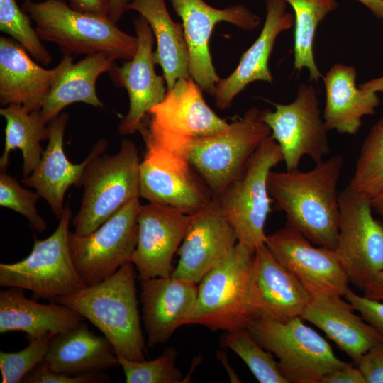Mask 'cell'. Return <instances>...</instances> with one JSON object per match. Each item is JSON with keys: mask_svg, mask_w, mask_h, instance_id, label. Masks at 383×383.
<instances>
[{"mask_svg": "<svg viewBox=\"0 0 383 383\" xmlns=\"http://www.w3.org/2000/svg\"><path fill=\"white\" fill-rule=\"evenodd\" d=\"M343 158L333 155L309 171L298 168L271 171L268 192L275 208L284 213L287 223L313 244L335 250L339 217L338 182Z\"/></svg>", "mask_w": 383, "mask_h": 383, "instance_id": "cell-1", "label": "cell"}, {"mask_svg": "<svg viewBox=\"0 0 383 383\" xmlns=\"http://www.w3.org/2000/svg\"><path fill=\"white\" fill-rule=\"evenodd\" d=\"M136 269L132 262L121 266L102 282L55 302L78 312L107 338L118 357L145 360V341L138 307Z\"/></svg>", "mask_w": 383, "mask_h": 383, "instance_id": "cell-2", "label": "cell"}, {"mask_svg": "<svg viewBox=\"0 0 383 383\" xmlns=\"http://www.w3.org/2000/svg\"><path fill=\"white\" fill-rule=\"evenodd\" d=\"M22 10L35 23L42 41L55 43L63 55L105 53L114 60H131L138 38L108 17L74 9L65 0H23Z\"/></svg>", "mask_w": 383, "mask_h": 383, "instance_id": "cell-3", "label": "cell"}, {"mask_svg": "<svg viewBox=\"0 0 383 383\" xmlns=\"http://www.w3.org/2000/svg\"><path fill=\"white\" fill-rule=\"evenodd\" d=\"M140 162L135 144L126 138L117 153H102L89 161L81 180V206L72 218L76 235H89L131 200L140 198Z\"/></svg>", "mask_w": 383, "mask_h": 383, "instance_id": "cell-4", "label": "cell"}, {"mask_svg": "<svg viewBox=\"0 0 383 383\" xmlns=\"http://www.w3.org/2000/svg\"><path fill=\"white\" fill-rule=\"evenodd\" d=\"M283 162L280 148L270 135L248 160L240 174L213 196L232 226L238 242L255 251L265 244V226L271 211L267 179Z\"/></svg>", "mask_w": 383, "mask_h": 383, "instance_id": "cell-5", "label": "cell"}, {"mask_svg": "<svg viewBox=\"0 0 383 383\" xmlns=\"http://www.w3.org/2000/svg\"><path fill=\"white\" fill-rule=\"evenodd\" d=\"M247 329L278 359V367L289 383H321L323 376L349 365L335 355L330 344L301 317L281 322L251 318Z\"/></svg>", "mask_w": 383, "mask_h": 383, "instance_id": "cell-6", "label": "cell"}, {"mask_svg": "<svg viewBox=\"0 0 383 383\" xmlns=\"http://www.w3.org/2000/svg\"><path fill=\"white\" fill-rule=\"evenodd\" d=\"M72 211L67 204L59 224L48 238L35 239L30 253L14 263L0 264V286L33 292L35 299L68 296L87 287L79 277L70 248Z\"/></svg>", "mask_w": 383, "mask_h": 383, "instance_id": "cell-7", "label": "cell"}, {"mask_svg": "<svg viewBox=\"0 0 383 383\" xmlns=\"http://www.w3.org/2000/svg\"><path fill=\"white\" fill-rule=\"evenodd\" d=\"M254 253L238 242L202 278L187 324L201 325L213 331L246 328L252 318L249 282Z\"/></svg>", "mask_w": 383, "mask_h": 383, "instance_id": "cell-8", "label": "cell"}, {"mask_svg": "<svg viewBox=\"0 0 383 383\" xmlns=\"http://www.w3.org/2000/svg\"><path fill=\"white\" fill-rule=\"evenodd\" d=\"M264 109H249L235 118L225 131L194 140L189 160L213 196L220 194L243 171L271 130L262 118Z\"/></svg>", "mask_w": 383, "mask_h": 383, "instance_id": "cell-9", "label": "cell"}, {"mask_svg": "<svg viewBox=\"0 0 383 383\" xmlns=\"http://www.w3.org/2000/svg\"><path fill=\"white\" fill-rule=\"evenodd\" d=\"M229 123L206 103L192 77L179 79L148 112L138 132L144 142L189 147L199 138L221 133Z\"/></svg>", "mask_w": 383, "mask_h": 383, "instance_id": "cell-10", "label": "cell"}, {"mask_svg": "<svg viewBox=\"0 0 383 383\" xmlns=\"http://www.w3.org/2000/svg\"><path fill=\"white\" fill-rule=\"evenodd\" d=\"M140 165V198L192 215L206 206L213 195L192 170L189 148L145 143Z\"/></svg>", "mask_w": 383, "mask_h": 383, "instance_id": "cell-11", "label": "cell"}, {"mask_svg": "<svg viewBox=\"0 0 383 383\" xmlns=\"http://www.w3.org/2000/svg\"><path fill=\"white\" fill-rule=\"evenodd\" d=\"M140 198L131 200L85 236L70 232L74 267L87 286L98 284L131 262L138 242Z\"/></svg>", "mask_w": 383, "mask_h": 383, "instance_id": "cell-12", "label": "cell"}, {"mask_svg": "<svg viewBox=\"0 0 383 383\" xmlns=\"http://www.w3.org/2000/svg\"><path fill=\"white\" fill-rule=\"evenodd\" d=\"M272 104L274 110L264 109L262 118L280 148L286 170L298 168L305 155L316 164L323 161L331 151L329 130L321 118L315 87L302 83L292 102Z\"/></svg>", "mask_w": 383, "mask_h": 383, "instance_id": "cell-13", "label": "cell"}, {"mask_svg": "<svg viewBox=\"0 0 383 383\" xmlns=\"http://www.w3.org/2000/svg\"><path fill=\"white\" fill-rule=\"evenodd\" d=\"M371 200L347 186L339 193L335 249L350 282L362 290L383 270V226L372 213Z\"/></svg>", "mask_w": 383, "mask_h": 383, "instance_id": "cell-14", "label": "cell"}, {"mask_svg": "<svg viewBox=\"0 0 383 383\" xmlns=\"http://www.w3.org/2000/svg\"><path fill=\"white\" fill-rule=\"evenodd\" d=\"M265 245L311 297L319 295L343 297L349 289V277L335 250L315 246L287 223L267 235Z\"/></svg>", "mask_w": 383, "mask_h": 383, "instance_id": "cell-15", "label": "cell"}, {"mask_svg": "<svg viewBox=\"0 0 383 383\" xmlns=\"http://www.w3.org/2000/svg\"><path fill=\"white\" fill-rule=\"evenodd\" d=\"M170 1L182 19L190 76L202 91L213 96L221 79L209 50V40L214 27L218 23L228 22L245 31H252L260 24V18L241 4L221 9L211 6L204 0Z\"/></svg>", "mask_w": 383, "mask_h": 383, "instance_id": "cell-16", "label": "cell"}, {"mask_svg": "<svg viewBox=\"0 0 383 383\" xmlns=\"http://www.w3.org/2000/svg\"><path fill=\"white\" fill-rule=\"evenodd\" d=\"M133 26L138 38L135 55L120 67L114 64L108 72L113 83L126 89L129 98L128 111L118 125L121 135L138 132L150 110L162 101L167 91L164 77L155 70V38L148 21L139 16Z\"/></svg>", "mask_w": 383, "mask_h": 383, "instance_id": "cell-17", "label": "cell"}, {"mask_svg": "<svg viewBox=\"0 0 383 383\" xmlns=\"http://www.w3.org/2000/svg\"><path fill=\"white\" fill-rule=\"evenodd\" d=\"M192 221V215L173 207L148 202L138 213V242L131 262L142 281L168 277L172 261Z\"/></svg>", "mask_w": 383, "mask_h": 383, "instance_id": "cell-18", "label": "cell"}, {"mask_svg": "<svg viewBox=\"0 0 383 383\" xmlns=\"http://www.w3.org/2000/svg\"><path fill=\"white\" fill-rule=\"evenodd\" d=\"M235 233L217 201L192 214V221L178 249L177 265L171 277L199 284L233 250Z\"/></svg>", "mask_w": 383, "mask_h": 383, "instance_id": "cell-19", "label": "cell"}, {"mask_svg": "<svg viewBox=\"0 0 383 383\" xmlns=\"http://www.w3.org/2000/svg\"><path fill=\"white\" fill-rule=\"evenodd\" d=\"M249 297L252 318L281 322L301 317L311 299L307 291L276 260L265 244L254 253Z\"/></svg>", "mask_w": 383, "mask_h": 383, "instance_id": "cell-20", "label": "cell"}, {"mask_svg": "<svg viewBox=\"0 0 383 383\" xmlns=\"http://www.w3.org/2000/svg\"><path fill=\"white\" fill-rule=\"evenodd\" d=\"M26 50L13 38H0V104L23 106L29 112L40 110L46 98L73 57L63 55L54 68L35 62Z\"/></svg>", "mask_w": 383, "mask_h": 383, "instance_id": "cell-21", "label": "cell"}, {"mask_svg": "<svg viewBox=\"0 0 383 383\" xmlns=\"http://www.w3.org/2000/svg\"><path fill=\"white\" fill-rule=\"evenodd\" d=\"M69 121L67 113H61L48 123V145L34 171L21 180L26 186L34 188L40 198L50 206L57 218L63 210L65 192L71 186H81L84 169L95 156L104 153L107 148L105 139L98 140L91 152L80 164H73L67 159L63 149L64 135Z\"/></svg>", "mask_w": 383, "mask_h": 383, "instance_id": "cell-22", "label": "cell"}, {"mask_svg": "<svg viewBox=\"0 0 383 383\" xmlns=\"http://www.w3.org/2000/svg\"><path fill=\"white\" fill-rule=\"evenodd\" d=\"M197 292L196 284L171 276L140 281L142 321L149 347L166 343L187 324Z\"/></svg>", "mask_w": 383, "mask_h": 383, "instance_id": "cell-23", "label": "cell"}, {"mask_svg": "<svg viewBox=\"0 0 383 383\" xmlns=\"http://www.w3.org/2000/svg\"><path fill=\"white\" fill-rule=\"evenodd\" d=\"M287 4L285 0H265L266 16L260 34L243 54L235 70L216 85L212 96L218 108L230 107L235 97L255 81L272 83L268 61L275 40L294 23V15L287 11Z\"/></svg>", "mask_w": 383, "mask_h": 383, "instance_id": "cell-24", "label": "cell"}, {"mask_svg": "<svg viewBox=\"0 0 383 383\" xmlns=\"http://www.w3.org/2000/svg\"><path fill=\"white\" fill-rule=\"evenodd\" d=\"M354 311L342 296L319 295L311 297L301 318L323 331L357 364L372 347L383 342V338Z\"/></svg>", "mask_w": 383, "mask_h": 383, "instance_id": "cell-25", "label": "cell"}, {"mask_svg": "<svg viewBox=\"0 0 383 383\" xmlns=\"http://www.w3.org/2000/svg\"><path fill=\"white\" fill-rule=\"evenodd\" d=\"M0 291V333L23 331L28 342L48 333L66 332L84 318L59 303H38L25 296L23 289L8 287Z\"/></svg>", "mask_w": 383, "mask_h": 383, "instance_id": "cell-26", "label": "cell"}, {"mask_svg": "<svg viewBox=\"0 0 383 383\" xmlns=\"http://www.w3.org/2000/svg\"><path fill=\"white\" fill-rule=\"evenodd\" d=\"M357 74L355 67L336 63L322 77L326 89L323 121L329 131L357 134L362 117L374 114L379 104L377 93L356 86Z\"/></svg>", "mask_w": 383, "mask_h": 383, "instance_id": "cell-27", "label": "cell"}, {"mask_svg": "<svg viewBox=\"0 0 383 383\" xmlns=\"http://www.w3.org/2000/svg\"><path fill=\"white\" fill-rule=\"evenodd\" d=\"M43 361L52 370L70 375L104 372L119 365L107 338L95 335L82 322L55 335Z\"/></svg>", "mask_w": 383, "mask_h": 383, "instance_id": "cell-28", "label": "cell"}, {"mask_svg": "<svg viewBox=\"0 0 383 383\" xmlns=\"http://www.w3.org/2000/svg\"><path fill=\"white\" fill-rule=\"evenodd\" d=\"M138 12L148 23L157 43L155 65L162 70L167 90L181 78L190 77L189 55L182 25L174 22L165 0H133L127 11Z\"/></svg>", "mask_w": 383, "mask_h": 383, "instance_id": "cell-29", "label": "cell"}, {"mask_svg": "<svg viewBox=\"0 0 383 383\" xmlns=\"http://www.w3.org/2000/svg\"><path fill=\"white\" fill-rule=\"evenodd\" d=\"M115 61L109 55L99 52L86 55L70 66L53 87L40 112L48 124L56 118L64 108L74 102H83L96 108H103L96 91L99 76L109 72Z\"/></svg>", "mask_w": 383, "mask_h": 383, "instance_id": "cell-30", "label": "cell"}, {"mask_svg": "<svg viewBox=\"0 0 383 383\" xmlns=\"http://www.w3.org/2000/svg\"><path fill=\"white\" fill-rule=\"evenodd\" d=\"M6 119L4 147L0 158L1 171L9 164L11 150H21L23 159V178L29 176L39 164L45 150L40 142L48 138V125L40 110L29 112L23 106L9 104L0 109Z\"/></svg>", "mask_w": 383, "mask_h": 383, "instance_id": "cell-31", "label": "cell"}, {"mask_svg": "<svg viewBox=\"0 0 383 383\" xmlns=\"http://www.w3.org/2000/svg\"><path fill=\"white\" fill-rule=\"evenodd\" d=\"M294 12V65L296 70L306 68L309 79L318 81L323 76L313 55L317 27L338 6L337 0H285Z\"/></svg>", "mask_w": 383, "mask_h": 383, "instance_id": "cell-32", "label": "cell"}, {"mask_svg": "<svg viewBox=\"0 0 383 383\" xmlns=\"http://www.w3.org/2000/svg\"><path fill=\"white\" fill-rule=\"evenodd\" d=\"M348 186L370 200L383 193V116L365 139Z\"/></svg>", "mask_w": 383, "mask_h": 383, "instance_id": "cell-33", "label": "cell"}, {"mask_svg": "<svg viewBox=\"0 0 383 383\" xmlns=\"http://www.w3.org/2000/svg\"><path fill=\"white\" fill-rule=\"evenodd\" d=\"M224 345L236 353L260 383H289L272 353L265 349L247 328L227 331Z\"/></svg>", "mask_w": 383, "mask_h": 383, "instance_id": "cell-34", "label": "cell"}, {"mask_svg": "<svg viewBox=\"0 0 383 383\" xmlns=\"http://www.w3.org/2000/svg\"><path fill=\"white\" fill-rule=\"evenodd\" d=\"M30 21L16 0H0V30L20 43L35 61L49 65L52 56Z\"/></svg>", "mask_w": 383, "mask_h": 383, "instance_id": "cell-35", "label": "cell"}, {"mask_svg": "<svg viewBox=\"0 0 383 383\" xmlns=\"http://www.w3.org/2000/svg\"><path fill=\"white\" fill-rule=\"evenodd\" d=\"M118 357L127 383H179L183 374L176 366L177 352L167 348L158 357L146 361H133Z\"/></svg>", "mask_w": 383, "mask_h": 383, "instance_id": "cell-36", "label": "cell"}, {"mask_svg": "<svg viewBox=\"0 0 383 383\" xmlns=\"http://www.w3.org/2000/svg\"><path fill=\"white\" fill-rule=\"evenodd\" d=\"M55 335L48 333L29 342L17 352H0V371L2 383H20L25 376L44 358Z\"/></svg>", "mask_w": 383, "mask_h": 383, "instance_id": "cell-37", "label": "cell"}, {"mask_svg": "<svg viewBox=\"0 0 383 383\" xmlns=\"http://www.w3.org/2000/svg\"><path fill=\"white\" fill-rule=\"evenodd\" d=\"M40 198L35 192L22 187L17 180L1 171L0 174V205L10 209L25 217L37 232L43 233L47 228L45 220L36 209V202Z\"/></svg>", "mask_w": 383, "mask_h": 383, "instance_id": "cell-38", "label": "cell"}, {"mask_svg": "<svg viewBox=\"0 0 383 383\" xmlns=\"http://www.w3.org/2000/svg\"><path fill=\"white\" fill-rule=\"evenodd\" d=\"M110 377L103 372L70 375L52 370L44 361L39 363L23 379L24 383H97L105 382Z\"/></svg>", "mask_w": 383, "mask_h": 383, "instance_id": "cell-39", "label": "cell"}, {"mask_svg": "<svg viewBox=\"0 0 383 383\" xmlns=\"http://www.w3.org/2000/svg\"><path fill=\"white\" fill-rule=\"evenodd\" d=\"M355 310L383 338V302L360 296L348 289L344 295Z\"/></svg>", "mask_w": 383, "mask_h": 383, "instance_id": "cell-40", "label": "cell"}, {"mask_svg": "<svg viewBox=\"0 0 383 383\" xmlns=\"http://www.w3.org/2000/svg\"><path fill=\"white\" fill-rule=\"evenodd\" d=\"M366 383H383V342L372 347L357 364Z\"/></svg>", "mask_w": 383, "mask_h": 383, "instance_id": "cell-41", "label": "cell"}, {"mask_svg": "<svg viewBox=\"0 0 383 383\" xmlns=\"http://www.w3.org/2000/svg\"><path fill=\"white\" fill-rule=\"evenodd\" d=\"M321 383H366V381L359 368L350 364L326 374Z\"/></svg>", "mask_w": 383, "mask_h": 383, "instance_id": "cell-42", "label": "cell"}, {"mask_svg": "<svg viewBox=\"0 0 383 383\" xmlns=\"http://www.w3.org/2000/svg\"><path fill=\"white\" fill-rule=\"evenodd\" d=\"M70 3L77 11L107 17L104 0H70Z\"/></svg>", "mask_w": 383, "mask_h": 383, "instance_id": "cell-43", "label": "cell"}, {"mask_svg": "<svg viewBox=\"0 0 383 383\" xmlns=\"http://www.w3.org/2000/svg\"><path fill=\"white\" fill-rule=\"evenodd\" d=\"M362 290L365 297L383 301V270L374 274L365 284Z\"/></svg>", "mask_w": 383, "mask_h": 383, "instance_id": "cell-44", "label": "cell"}, {"mask_svg": "<svg viewBox=\"0 0 383 383\" xmlns=\"http://www.w3.org/2000/svg\"><path fill=\"white\" fill-rule=\"evenodd\" d=\"M107 17L114 23L118 24L127 11L128 4L133 0H104Z\"/></svg>", "mask_w": 383, "mask_h": 383, "instance_id": "cell-45", "label": "cell"}, {"mask_svg": "<svg viewBox=\"0 0 383 383\" xmlns=\"http://www.w3.org/2000/svg\"><path fill=\"white\" fill-rule=\"evenodd\" d=\"M366 6L378 19L383 21V0H356Z\"/></svg>", "mask_w": 383, "mask_h": 383, "instance_id": "cell-46", "label": "cell"}, {"mask_svg": "<svg viewBox=\"0 0 383 383\" xmlns=\"http://www.w3.org/2000/svg\"><path fill=\"white\" fill-rule=\"evenodd\" d=\"M359 87L376 93L383 92V75L364 82Z\"/></svg>", "mask_w": 383, "mask_h": 383, "instance_id": "cell-47", "label": "cell"}, {"mask_svg": "<svg viewBox=\"0 0 383 383\" xmlns=\"http://www.w3.org/2000/svg\"><path fill=\"white\" fill-rule=\"evenodd\" d=\"M371 206L372 210L380 216L383 226V193L371 200Z\"/></svg>", "mask_w": 383, "mask_h": 383, "instance_id": "cell-48", "label": "cell"}]
</instances>
